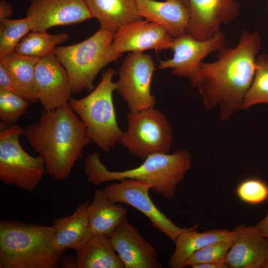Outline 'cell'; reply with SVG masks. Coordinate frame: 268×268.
Instances as JSON below:
<instances>
[{
	"label": "cell",
	"instance_id": "1",
	"mask_svg": "<svg viewBox=\"0 0 268 268\" xmlns=\"http://www.w3.org/2000/svg\"><path fill=\"white\" fill-rule=\"evenodd\" d=\"M261 45L258 32L243 30L235 47L222 49L213 62H202L190 82L199 89L206 108H218L221 121L229 120L242 109L254 76Z\"/></svg>",
	"mask_w": 268,
	"mask_h": 268
},
{
	"label": "cell",
	"instance_id": "2",
	"mask_svg": "<svg viewBox=\"0 0 268 268\" xmlns=\"http://www.w3.org/2000/svg\"><path fill=\"white\" fill-rule=\"evenodd\" d=\"M23 135L43 159L46 173L58 181L68 178L83 148L92 141L86 125L68 103L42 110L37 121L24 128Z\"/></svg>",
	"mask_w": 268,
	"mask_h": 268
},
{
	"label": "cell",
	"instance_id": "3",
	"mask_svg": "<svg viewBox=\"0 0 268 268\" xmlns=\"http://www.w3.org/2000/svg\"><path fill=\"white\" fill-rule=\"evenodd\" d=\"M191 159L190 152L182 149L171 154L149 155L133 169L111 171L100 160L99 153L94 151L87 156L84 171L88 182L94 185L125 179H136L147 183L152 191L171 200L175 197L177 186L191 167Z\"/></svg>",
	"mask_w": 268,
	"mask_h": 268
},
{
	"label": "cell",
	"instance_id": "4",
	"mask_svg": "<svg viewBox=\"0 0 268 268\" xmlns=\"http://www.w3.org/2000/svg\"><path fill=\"white\" fill-rule=\"evenodd\" d=\"M52 226L0 222V268H56L63 252L51 246Z\"/></svg>",
	"mask_w": 268,
	"mask_h": 268
},
{
	"label": "cell",
	"instance_id": "5",
	"mask_svg": "<svg viewBox=\"0 0 268 268\" xmlns=\"http://www.w3.org/2000/svg\"><path fill=\"white\" fill-rule=\"evenodd\" d=\"M116 70L108 68L97 86L86 96L71 98L68 103L85 124L91 140L105 152L120 143L123 132L116 119L113 93L116 83L113 78Z\"/></svg>",
	"mask_w": 268,
	"mask_h": 268
},
{
	"label": "cell",
	"instance_id": "6",
	"mask_svg": "<svg viewBox=\"0 0 268 268\" xmlns=\"http://www.w3.org/2000/svg\"><path fill=\"white\" fill-rule=\"evenodd\" d=\"M114 33L100 28L82 42L54 49V54L69 76L72 94L93 90V81L100 70L121 57L112 50Z\"/></svg>",
	"mask_w": 268,
	"mask_h": 268
},
{
	"label": "cell",
	"instance_id": "7",
	"mask_svg": "<svg viewBox=\"0 0 268 268\" xmlns=\"http://www.w3.org/2000/svg\"><path fill=\"white\" fill-rule=\"evenodd\" d=\"M0 181L24 191H33L46 173L43 159L30 155L21 146L19 137L24 128L16 124H0Z\"/></svg>",
	"mask_w": 268,
	"mask_h": 268
},
{
	"label": "cell",
	"instance_id": "8",
	"mask_svg": "<svg viewBox=\"0 0 268 268\" xmlns=\"http://www.w3.org/2000/svg\"><path fill=\"white\" fill-rule=\"evenodd\" d=\"M128 128L121 143L133 155L145 159L149 155L169 153L173 140L172 128L165 115L153 108L130 112Z\"/></svg>",
	"mask_w": 268,
	"mask_h": 268
},
{
	"label": "cell",
	"instance_id": "9",
	"mask_svg": "<svg viewBox=\"0 0 268 268\" xmlns=\"http://www.w3.org/2000/svg\"><path fill=\"white\" fill-rule=\"evenodd\" d=\"M152 57L142 52H132L120 66L116 90L126 102L130 112L155 107L151 82L156 70Z\"/></svg>",
	"mask_w": 268,
	"mask_h": 268
},
{
	"label": "cell",
	"instance_id": "10",
	"mask_svg": "<svg viewBox=\"0 0 268 268\" xmlns=\"http://www.w3.org/2000/svg\"><path fill=\"white\" fill-rule=\"evenodd\" d=\"M151 189V185L147 183L125 179L108 185L104 191L111 201L125 203L135 208L149 219L153 227L174 242L186 228L176 225L157 208L150 198Z\"/></svg>",
	"mask_w": 268,
	"mask_h": 268
},
{
	"label": "cell",
	"instance_id": "11",
	"mask_svg": "<svg viewBox=\"0 0 268 268\" xmlns=\"http://www.w3.org/2000/svg\"><path fill=\"white\" fill-rule=\"evenodd\" d=\"M226 38L221 31L204 41L185 34L174 38L171 48L173 57L160 61L157 68H172L174 75L188 78L191 82L198 73L203 59L212 53L219 52L226 47Z\"/></svg>",
	"mask_w": 268,
	"mask_h": 268
},
{
	"label": "cell",
	"instance_id": "12",
	"mask_svg": "<svg viewBox=\"0 0 268 268\" xmlns=\"http://www.w3.org/2000/svg\"><path fill=\"white\" fill-rule=\"evenodd\" d=\"M190 17L188 34L204 41L214 37L223 24L241 15V5L236 0H188Z\"/></svg>",
	"mask_w": 268,
	"mask_h": 268
},
{
	"label": "cell",
	"instance_id": "13",
	"mask_svg": "<svg viewBox=\"0 0 268 268\" xmlns=\"http://www.w3.org/2000/svg\"><path fill=\"white\" fill-rule=\"evenodd\" d=\"M35 82L36 97L46 110L60 108L71 98L69 76L53 53L39 58Z\"/></svg>",
	"mask_w": 268,
	"mask_h": 268
},
{
	"label": "cell",
	"instance_id": "14",
	"mask_svg": "<svg viewBox=\"0 0 268 268\" xmlns=\"http://www.w3.org/2000/svg\"><path fill=\"white\" fill-rule=\"evenodd\" d=\"M31 31L82 22L92 18L85 0H31L26 12Z\"/></svg>",
	"mask_w": 268,
	"mask_h": 268
},
{
	"label": "cell",
	"instance_id": "15",
	"mask_svg": "<svg viewBox=\"0 0 268 268\" xmlns=\"http://www.w3.org/2000/svg\"><path fill=\"white\" fill-rule=\"evenodd\" d=\"M174 38L160 25L142 19L127 24L115 32L112 43L113 52L121 57L127 52H156L171 49Z\"/></svg>",
	"mask_w": 268,
	"mask_h": 268
},
{
	"label": "cell",
	"instance_id": "16",
	"mask_svg": "<svg viewBox=\"0 0 268 268\" xmlns=\"http://www.w3.org/2000/svg\"><path fill=\"white\" fill-rule=\"evenodd\" d=\"M109 240L125 268H159L157 251L126 218Z\"/></svg>",
	"mask_w": 268,
	"mask_h": 268
},
{
	"label": "cell",
	"instance_id": "17",
	"mask_svg": "<svg viewBox=\"0 0 268 268\" xmlns=\"http://www.w3.org/2000/svg\"><path fill=\"white\" fill-rule=\"evenodd\" d=\"M235 236L226 257L230 268H263L268 254V241L256 225L242 224L235 230Z\"/></svg>",
	"mask_w": 268,
	"mask_h": 268
},
{
	"label": "cell",
	"instance_id": "18",
	"mask_svg": "<svg viewBox=\"0 0 268 268\" xmlns=\"http://www.w3.org/2000/svg\"><path fill=\"white\" fill-rule=\"evenodd\" d=\"M136 4L142 18L160 25L173 38L186 34L190 9L182 0H136Z\"/></svg>",
	"mask_w": 268,
	"mask_h": 268
},
{
	"label": "cell",
	"instance_id": "19",
	"mask_svg": "<svg viewBox=\"0 0 268 268\" xmlns=\"http://www.w3.org/2000/svg\"><path fill=\"white\" fill-rule=\"evenodd\" d=\"M86 201L80 204L70 215L53 220L52 248L64 252L68 249L75 251L84 245L92 236L86 208Z\"/></svg>",
	"mask_w": 268,
	"mask_h": 268
},
{
	"label": "cell",
	"instance_id": "20",
	"mask_svg": "<svg viewBox=\"0 0 268 268\" xmlns=\"http://www.w3.org/2000/svg\"><path fill=\"white\" fill-rule=\"evenodd\" d=\"M199 225L196 223L186 228L177 238L174 251L168 261L169 268H183L187 260L196 251L214 243L232 240L235 236L234 230L214 229L199 232L197 231Z\"/></svg>",
	"mask_w": 268,
	"mask_h": 268
},
{
	"label": "cell",
	"instance_id": "21",
	"mask_svg": "<svg viewBox=\"0 0 268 268\" xmlns=\"http://www.w3.org/2000/svg\"><path fill=\"white\" fill-rule=\"evenodd\" d=\"M86 211L92 235L107 238L111 236L127 215L125 207L111 201L104 190L100 189L95 191Z\"/></svg>",
	"mask_w": 268,
	"mask_h": 268
},
{
	"label": "cell",
	"instance_id": "22",
	"mask_svg": "<svg viewBox=\"0 0 268 268\" xmlns=\"http://www.w3.org/2000/svg\"><path fill=\"white\" fill-rule=\"evenodd\" d=\"M100 28L116 32L122 27L142 19L136 0H85Z\"/></svg>",
	"mask_w": 268,
	"mask_h": 268
},
{
	"label": "cell",
	"instance_id": "23",
	"mask_svg": "<svg viewBox=\"0 0 268 268\" xmlns=\"http://www.w3.org/2000/svg\"><path fill=\"white\" fill-rule=\"evenodd\" d=\"M76 252V268H125L109 238L92 235Z\"/></svg>",
	"mask_w": 268,
	"mask_h": 268
},
{
	"label": "cell",
	"instance_id": "24",
	"mask_svg": "<svg viewBox=\"0 0 268 268\" xmlns=\"http://www.w3.org/2000/svg\"><path fill=\"white\" fill-rule=\"evenodd\" d=\"M39 58L22 55L14 52L0 60V64L11 76L22 86L37 102L35 69Z\"/></svg>",
	"mask_w": 268,
	"mask_h": 268
},
{
	"label": "cell",
	"instance_id": "25",
	"mask_svg": "<svg viewBox=\"0 0 268 268\" xmlns=\"http://www.w3.org/2000/svg\"><path fill=\"white\" fill-rule=\"evenodd\" d=\"M68 38L66 32L50 34L47 31H31L21 40L14 52L26 56L41 58L53 53L58 45Z\"/></svg>",
	"mask_w": 268,
	"mask_h": 268
},
{
	"label": "cell",
	"instance_id": "26",
	"mask_svg": "<svg viewBox=\"0 0 268 268\" xmlns=\"http://www.w3.org/2000/svg\"><path fill=\"white\" fill-rule=\"evenodd\" d=\"M268 104V55L257 56L256 70L251 85L245 97L242 109L259 104Z\"/></svg>",
	"mask_w": 268,
	"mask_h": 268
},
{
	"label": "cell",
	"instance_id": "27",
	"mask_svg": "<svg viewBox=\"0 0 268 268\" xmlns=\"http://www.w3.org/2000/svg\"><path fill=\"white\" fill-rule=\"evenodd\" d=\"M31 31L27 18H0V60L14 52L21 40Z\"/></svg>",
	"mask_w": 268,
	"mask_h": 268
},
{
	"label": "cell",
	"instance_id": "28",
	"mask_svg": "<svg viewBox=\"0 0 268 268\" xmlns=\"http://www.w3.org/2000/svg\"><path fill=\"white\" fill-rule=\"evenodd\" d=\"M30 103L22 97L0 87V124L9 126L27 114Z\"/></svg>",
	"mask_w": 268,
	"mask_h": 268
},
{
	"label": "cell",
	"instance_id": "29",
	"mask_svg": "<svg viewBox=\"0 0 268 268\" xmlns=\"http://www.w3.org/2000/svg\"><path fill=\"white\" fill-rule=\"evenodd\" d=\"M238 198L245 203L258 204L268 199V185L263 180L255 178L241 182L236 190Z\"/></svg>",
	"mask_w": 268,
	"mask_h": 268
},
{
	"label": "cell",
	"instance_id": "30",
	"mask_svg": "<svg viewBox=\"0 0 268 268\" xmlns=\"http://www.w3.org/2000/svg\"><path fill=\"white\" fill-rule=\"evenodd\" d=\"M232 241L214 243L196 251L186 262L184 268L226 259Z\"/></svg>",
	"mask_w": 268,
	"mask_h": 268
},
{
	"label": "cell",
	"instance_id": "31",
	"mask_svg": "<svg viewBox=\"0 0 268 268\" xmlns=\"http://www.w3.org/2000/svg\"><path fill=\"white\" fill-rule=\"evenodd\" d=\"M0 87L4 88L25 99L30 103L37 101L28 91L18 83L0 64Z\"/></svg>",
	"mask_w": 268,
	"mask_h": 268
},
{
	"label": "cell",
	"instance_id": "32",
	"mask_svg": "<svg viewBox=\"0 0 268 268\" xmlns=\"http://www.w3.org/2000/svg\"><path fill=\"white\" fill-rule=\"evenodd\" d=\"M192 268H227L228 266L226 259L216 262H211L196 265Z\"/></svg>",
	"mask_w": 268,
	"mask_h": 268
},
{
	"label": "cell",
	"instance_id": "33",
	"mask_svg": "<svg viewBox=\"0 0 268 268\" xmlns=\"http://www.w3.org/2000/svg\"><path fill=\"white\" fill-rule=\"evenodd\" d=\"M13 10L10 4L4 0L0 1V18H9L12 15Z\"/></svg>",
	"mask_w": 268,
	"mask_h": 268
},
{
	"label": "cell",
	"instance_id": "34",
	"mask_svg": "<svg viewBox=\"0 0 268 268\" xmlns=\"http://www.w3.org/2000/svg\"><path fill=\"white\" fill-rule=\"evenodd\" d=\"M267 201L268 204V199ZM256 226L268 241V208L266 215Z\"/></svg>",
	"mask_w": 268,
	"mask_h": 268
},
{
	"label": "cell",
	"instance_id": "35",
	"mask_svg": "<svg viewBox=\"0 0 268 268\" xmlns=\"http://www.w3.org/2000/svg\"><path fill=\"white\" fill-rule=\"evenodd\" d=\"M61 267L66 268H76L75 258L71 256H61L60 264Z\"/></svg>",
	"mask_w": 268,
	"mask_h": 268
},
{
	"label": "cell",
	"instance_id": "36",
	"mask_svg": "<svg viewBox=\"0 0 268 268\" xmlns=\"http://www.w3.org/2000/svg\"><path fill=\"white\" fill-rule=\"evenodd\" d=\"M263 268H268V254L265 262Z\"/></svg>",
	"mask_w": 268,
	"mask_h": 268
},
{
	"label": "cell",
	"instance_id": "37",
	"mask_svg": "<svg viewBox=\"0 0 268 268\" xmlns=\"http://www.w3.org/2000/svg\"><path fill=\"white\" fill-rule=\"evenodd\" d=\"M185 3L189 6L188 0H182Z\"/></svg>",
	"mask_w": 268,
	"mask_h": 268
}]
</instances>
